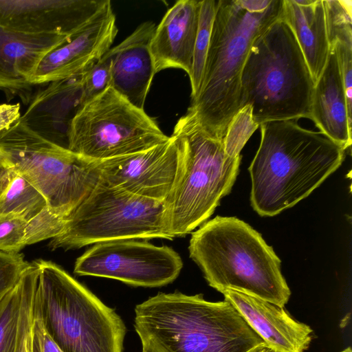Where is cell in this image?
<instances>
[{"mask_svg":"<svg viewBox=\"0 0 352 352\" xmlns=\"http://www.w3.org/2000/svg\"><path fill=\"white\" fill-rule=\"evenodd\" d=\"M34 308L63 352H123L126 327L119 315L58 265L36 261Z\"/></svg>","mask_w":352,"mask_h":352,"instance_id":"cell-7","label":"cell"},{"mask_svg":"<svg viewBox=\"0 0 352 352\" xmlns=\"http://www.w3.org/2000/svg\"><path fill=\"white\" fill-rule=\"evenodd\" d=\"M22 276L0 298V352H15L22 301Z\"/></svg>","mask_w":352,"mask_h":352,"instance_id":"cell-25","label":"cell"},{"mask_svg":"<svg viewBox=\"0 0 352 352\" xmlns=\"http://www.w3.org/2000/svg\"><path fill=\"white\" fill-rule=\"evenodd\" d=\"M113 48L109 49L85 72L83 77L85 104L111 87Z\"/></svg>","mask_w":352,"mask_h":352,"instance_id":"cell-28","label":"cell"},{"mask_svg":"<svg viewBox=\"0 0 352 352\" xmlns=\"http://www.w3.org/2000/svg\"><path fill=\"white\" fill-rule=\"evenodd\" d=\"M330 50L325 67L315 84L310 120L322 133L346 150L351 145L352 116L348 111L337 58Z\"/></svg>","mask_w":352,"mask_h":352,"instance_id":"cell-20","label":"cell"},{"mask_svg":"<svg viewBox=\"0 0 352 352\" xmlns=\"http://www.w3.org/2000/svg\"><path fill=\"white\" fill-rule=\"evenodd\" d=\"M199 8L198 0L177 1L155 27L150 43L155 73L175 68L190 76Z\"/></svg>","mask_w":352,"mask_h":352,"instance_id":"cell-18","label":"cell"},{"mask_svg":"<svg viewBox=\"0 0 352 352\" xmlns=\"http://www.w3.org/2000/svg\"><path fill=\"white\" fill-rule=\"evenodd\" d=\"M30 265L21 253L0 252V298L17 284Z\"/></svg>","mask_w":352,"mask_h":352,"instance_id":"cell-31","label":"cell"},{"mask_svg":"<svg viewBox=\"0 0 352 352\" xmlns=\"http://www.w3.org/2000/svg\"><path fill=\"white\" fill-rule=\"evenodd\" d=\"M218 4L219 0L200 1L198 28L194 45L192 70L189 76L191 85V98L196 96L201 85Z\"/></svg>","mask_w":352,"mask_h":352,"instance_id":"cell-23","label":"cell"},{"mask_svg":"<svg viewBox=\"0 0 352 352\" xmlns=\"http://www.w3.org/2000/svg\"><path fill=\"white\" fill-rule=\"evenodd\" d=\"M190 257L208 285L237 291L284 307L291 291L280 260L260 233L234 217L217 216L191 234Z\"/></svg>","mask_w":352,"mask_h":352,"instance_id":"cell-4","label":"cell"},{"mask_svg":"<svg viewBox=\"0 0 352 352\" xmlns=\"http://www.w3.org/2000/svg\"><path fill=\"white\" fill-rule=\"evenodd\" d=\"M118 33L111 1L62 45L47 53L30 78L33 85L67 78L87 69L111 47Z\"/></svg>","mask_w":352,"mask_h":352,"instance_id":"cell-13","label":"cell"},{"mask_svg":"<svg viewBox=\"0 0 352 352\" xmlns=\"http://www.w3.org/2000/svg\"><path fill=\"white\" fill-rule=\"evenodd\" d=\"M71 36L36 34L0 26V89L9 98L32 99L30 78L43 58Z\"/></svg>","mask_w":352,"mask_h":352,"instance_id":"cell-16","label":"cell"},{"mask_svg":"<svg viewBox=\"0 0 352 352\" xmlns=\"http://www.w3.org/2000/svg\"><path fill=\"white\" fill-rule=\"evenodd\" d=\"M32 338L36 342L40 352H63L45 331L35 308Z\"/></svg>","mask_w":352,"mask_h":352,"instance_id":"cell-33","label":"cell"},{"mask_svg":"<svg viewBox=\"0 0 352 352\" xmlns=\"http://www.w3.org/2000/svg\"><path fill=\"white\" fill-rule=\"evenodd\" d=\"M67 217L52 213L45 207L40 213L27 222L25 245H32L43 240L52 239L63 230Z\"/></svg>","mask_w":352,"mask_h":352,"instance_id":"cell-29","label":"cell"},{"mask_svg":"<svg viewBox=\"0 0 352 352\" xmlns=\"http://www.w3.org/2000/svg\"><path fill=\"white\" fill-rule=\"evenodd\" d=\"M327 34L331 46L336 41L352 44V1L322 0Z\"/></svg>","mask_w":352,"mask_h":352,"instance_id":"cell-26","label":"cell"},{"mask_svg":"<svg viewBox=\"0 0 352 352\" xmlns=\"http://www.w3.org/2000/svg\"><path fill=\"white\" fill-rule=\"evenodd\" d=\"M0 155L43 195L52 213L63 217L77 208L100 178L98 161L44 139L20 118L0 133Z\"/></svg>","mask_w":352,"mask_h":352,"instance_id":"cell-8","label":"cell"},{"mask_svg":"<svg viewBox=\"0 0 352 352\" xmlns=\"http://www.w3.org/2000/svg\"><path fill=\"white\" fill-rule=\"evenodd\" d=\"M314 87L295 36L281 17L250 49L241 76V108L250 104L259 126L310 119Z\"/></svg>","mask_w":352,"mask_h":352,"instance_id":"cell-5","label":"cell"},{"mask_svg":"<svg viewBox=\"0 0 352 352\" xmlns=\"http://www.w3.org/2000/svg\"><path fill=\"white\" fill-rule=\"evenodd\" d=\"M142 352H258L266 343L226 300L159 293L136 305Z\"/></svg>","mask_w":352,"mask_h":352,"instance_id":"cell-3","label":"cell"},{"mask_svg":"<svg viewBox=\"0 0 352 352\" xmlns=\"http://www.w3.org/2000/svg\"><path fill=\"white\" fill-rule=\"evenodd\" d=\"M282 19L293 32L316 84L331 51L322 0H283Z\"/></svg>","mask_w":352,"mask_h":352,"instance_id":"cell-21","label":"cell"},{"mask_svg":"<svg viewBox=\"0 0 352 352\" xmlns=\"http://www.w3.org/2000/svg\"><path fill=\"white\" fill-rule=\"evenodd\" d=\"M14 170L0 155V196L8 187Z\"/></svg>","mask_w":352,"mask_h":352,"instance_id":"cell-35","label":"cell"},{"mask_svg":"<svg viewBox=\"0 0 352 352\" xmlns=\"http://www.w3.org/2000/svg\"><path fill=\"white\" fill-rule=\"evenodd\" d=\"M261 142L248 170L251 205L273 217L310 195L344 159L345 151L320 131L294 120L261 124Z\"/></svg>","mask_w":352,"mask_h":352,"instance_id":"cell-1","label":"cell"},{"mask_svg":"<svg viewBox=\"0 0 352 352\" xmlns=\"http://www.w3.org/2000/svg\"><path fill=\"white\" fill-rule=\"evenodd\" d=\"M32 352H40L36 342L32 338Z\"/></svg>","mask_w":352,"mask_h":352,"instance_id":"cell-36","label":"cell"},{"mask_svg":"<svg viewBox=\"0 0 352 352\" xmlns=\"http://www.w3.org/2000/svg\"><path fill=\"white\" fill-rule=\"evenodd\" d=\"M259 127L253 118L250 104L241 108L228 125L223 138L225 153L232 158L240 155V152L254 132Z\"/></svg>","mask_w":352,"mask_h":352,"instance_id":"cell-27","label":"cell"},{"mask_svg":"<svg viewBox=\"0 0 352 352\" xmlns=\"http://www.w3.org/2000/svg\"><path fill=\"white\" fill-rule=\"evenodd\" d=\"M258 352H277V351H272V350L270 349L269 348L265 347V348L261 349Z\"/></svg>","mask_w":352,"mask_h":352,"instance_id":"cell-37","label":"cell"},{"mask_svg":"<svg viewBox=\"0 0 352 352\" xmlns=\"http://www.w3.org/2000/svg\"><path fill=\"white\" fill-rule=\"evenodd\" d=\"M168 139L154 118L109 87L77 113L69 132L68 149L102 161L142 152Z\"/></svg>","mask_w":352,"mask_h":352,"instance_id":"cell-10","label":"cell"},{"mask_svg":"<svg viewBox=\"0 0 352 352\" xmlns=\"http://www.w3.org/2000/svg\"><path fill=\"white\" fill-rule=\"evenodd\" d=\"M181 155L179 172L164 201L168 231L173 239L187 235L207 221L236 181L241 156L226 155L223 139L206 131L187 112L171 135Z\"/></svg>","mask_w":352,"mask_h":352,"instance_id":"cell-6","label":"cell"},{"mask_svg":"<svg viewBox=\"0 0 352 352\" xmlns=\"http://www.w3.org/2000/svg\"><path fill=\"white\" fill-rule=\"evenodd\" d=\"M222 294L270 349L304 352L309 348L313 330L293 319L284 307L234 290H225Z\"/></svg>","mask_w":352,"mask_h":352,"instance_id":"cell-17","label":"cell"},{"mask_svg":"<svg viewBox=\"0 0 352 352\" xmlns=\"http://www.w3.org/2000/svg\"><path fill=\"white\" fill-rule=\"evenodd\" d=\"M21 116L19 103L0 104V133L8 130Z\"/></svg>","mask_w":352,"mask_h":352,"instance_id":"cell-34","label":"cell"},{"mask_svg":"<svg viewBox=\"0 0 352 352\" xmlns=\"http://www.w3.org/2000/svg\"><path fill=\"white\" fill-rule=\"evenodd\" d=\"M155 27L153 21H144L113 47L111 87L141 109L156 74L150 51Z\"/></svg>","mask_w":352,"mask_h":352,"instance_id":"cell-19","label":"cell"},{"mask_svg":"<svg viewBox=\"0 0 352 352\" xmlns=\"http://www.w3.org/2000/svg\"><path fill=\"white\" fill-rule=\"evenodd\" d=\"M85 71L48 83L32 98L21 122L44 139L68 149L72 122L85 104Z\"/></svg>","mask_w":352,"mask_h":352,"instance_id":"cell-15","label":"cell"},{"mask_svg":"<svg viewBox=\"0 0 352 352\" xmlns=\"http://www.w3.org/2000/svg\"><path fill=\"white\" fill-rule=\"evenodd\" d=\"M180 165L179 149L171 135L167 142L148 150L98 161L100 182L162 201L173 188Z\"/></svg>","mask_w":352,"mask_h":352,"instance_id":"cell-12","label":"cell"},{"mask_svg":"<svg viewBox=\"0 0 352 352\" xmlns=\"http://www.w3.org/2000/svg\"><path fill=\"white\" fill-rule=\"evenodd\" d=\"M39 276L36 261L22 276L23 292L18 340L15 352H32V327L34 317V297Z\"/></svg>","mask_w":352,"mask_h":352,"instance_id":"cell-24","label":"cell"},{"mask_svg":"<svg viewBox=\"0 0 352 352\" xmlns=\"http://www.w3.org/2000/svg\"><path fill=\"white\" fill-rule=\"evenodd\" d=\"M47 206L43 195L14 170L8 187L0 196V214H16L28 222Z\"/></svg>","mask_w":352,"mask_h":352,"instance_id":"cell-22","label":"cell"},{"mask_svg":"<svg viewBox=\"0 0 352 352\" xmlns=\"http://www.w3.org/2000/svg\"><path fill=\"white\" fill-rule=\"evenodd\" d=\"M108 0H0V26L29 34L72 36Z\"/></svg>","mask_w":352,"mask_h":352,"instance_id":"cell-14","label":"cell"},{"mask_svg":"<svg viewBox=\"0 0 352 352\" xmlns=\"http://www.w3.org/2000/svg\"><path fill=\"white\" fill-rule=\"evenodd\" d=\"M283 0H219L199 89L188 108L201 127L223 139L241 109L243 69L254 41L282 17Z\"/></svg>","mask_w":352,"mask_h":352,"instance_id":"cell-2","label":"cell"},{"mask_svg":"<svg viewBox=\"0 0 352 352\" xmlns=\"http://www.w3.org/2000/svg\"><path fill=\"white\" fill-rule=\"evenodd\" d=\"M342 75L349 113L352 116V44L336 41L330 46Z\"/></svg>","mask_w":352,"mask_h":352,"instance_id":"cell-32","label":"cell"},{"mask_svg":"<svg viewBox=\"0 0 352 352\" xmlns=\"http://www.w3.org/2000/svg\"><path fill=\"white\" fill-rule=\"evenodd\" d=\"M27 221L16 214H0V252L19 253L25 246Z\"/></svg>","mask_w":352,"mask_h":352,"instance_id":"cell-30","label":"cell"},{"mask_svg":"<svg viewBox=\"0 0 352 352\" xmlns=\"http://www.w3.org/2000/svg\"><path fill=\"white\" fill-rule=\"evenodd\" d=\"M183 267L173 248L146 241L121 239L93 245L78 257L74 272L116 279L137 287H161L173 282Z\"/></svg>","mask_w":352,"mask_h":352,"instance_id":"cell-11","label":"cell"},{"mask_svg":"<svg viewBox=\"0 0 352 352\" xmlns=\"http://www.w3.org/2000/svg\"><path fill=\"white\" fill-rule=\"evenodd\" d=\"M172 240L166 226L164 202L140 197L100 181L66 218L51 239L52 250L78 249L121 239Z\"/></svg>","mask_w":352,"mask_h":352,"instance_id":"cell-9","label":"cell"}]
</instances>
